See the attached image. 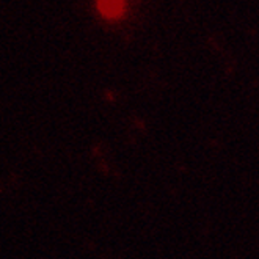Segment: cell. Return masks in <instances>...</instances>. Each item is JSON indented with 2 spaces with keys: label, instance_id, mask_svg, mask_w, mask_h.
<instances>
[{
  "label": "cell",
  "instance_id": "obj_1",
  "mask_svg": "<svg viewBox=\"0 0 259 259\" xmlns=\"http://www.w3.org/2000/svg\"><path fill=\"white\" fill-rule=\"evenodd\" d=\"M98 7L105 14V16L115 18V16H118V14H121V11H123V7L124 5L121 4V2H99Z\"/></svg>",
  "mask_w": 259,
  "mask_h": 259
}]
</instances>
